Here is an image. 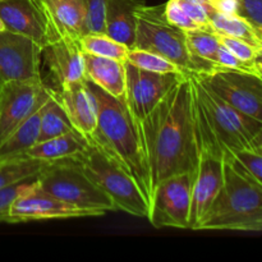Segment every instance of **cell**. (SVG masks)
Instances as JSON below:
<instances>
[{
  "label": "cell",
  "instance_id": "1",
  "mask_svg": "<svg viewBox=\"0 0 262 262\" xmlns=\"http://www.w3.org/2000/svg\"><path fill=\"white\" fill-rule=\"evenodd\" d=\"M137 122L150 171L151 192L168 177L196 173L201 148L191 73H184L150 114Z\"/></svg>",
  "mask_w": 262,
  "mask_h": 262
},
{
  "label": "cell",
  "instance_id": "2",
  "mask_svg": "<svg viewBox=\"0 0 262 262\" xmlns=\"http://www.w3.org/2000/svg\"><path fill=\"white\" fill-rule=\"evenodd\" d=\"M87 86L97 106L96 128L87 138L135 179L150 204L151 179L140 127L125 97L113 96L91 81H87Z\"/></svg>",
  "mask_w": 262,
  "mask_h": 262
},
{
  "label": "cell",
  "instance_id": "3",
  "mask_svg": "<svg viewBox=\"0 0 262 262\" xmlns=\"http://www.w3.org/2000/svg\"><path fill=\"white\" fill-rule=\"evenodd\" d=\"M196 230L262 232V187L230 159L224 160V183Z\"/></svg>",
  "mask_w": 262,
  "mask_h": 262
},
{
  "label": "cell",
  "instance_id": "4",
  "mask_svg": "<svg viewBox=\"0 0 262 262\" xmlns=\"http://www.w3.org/2000/svg\"><path fill=\"white\" fill-rule=\"evenodd\" d=\"M36 182L43 191L84 210L91 216H101L109 211H117L112 199L89 178L79 161L67 160L46 164L36 176Z\"/></svg>",
  "mask_w": 262,
  "mask_h": 262
},
{
  "label": "cell",
  "instance_id": "5",
  "mask_svg": "<svg viewBox=\"0 0 262 262\" xmlns=\"http://www.w3.org/2000/svg\"><path fill=\"white\" fill-rule=\"evenodd\" d=\"M192 79L194 94L224 152V160L230 159L238 151L251 150L252 138L261 129L262 123L243 114L220 99L211 90L200 83L194 74H192Z\"/></svg>",
  "mask_w": 262,
  "mask_h": 262
},
{
  "label": "cell",
  "instance_id": "6",
  "mask_svg": "<svg viewBox=\"0 0 262 262\" xmlns=\"http://www.w3.org/2000/svg\"><path fill=\"white\" fill-rule=\"evenodd\" d=\"M137 26L132 49L152 51L176 64L183 73H192V58L187 48L186 31L168 20L164 5H146L136 10Z\"/></svg>",
  "mask_w": 262,
  "mask_h": 262
},
{
  "label": "cell",
  "instance_id": "7",
  "mask_svg": "<svg viewBox=\"0 0 262 262\" xmlns=\"http://www.w3.org/2000/svg\"><path fill=\"white\" fill-rule=\"evenodd\" d=\"M79 164L89 178L112 199L117 211L138 217L148 216L150 204L135 179L96 146L91 143V148Z\"/></svg>",
  "mask_w": 262,
  "mask_h": 262
},
{
  "label": "cell",
  "instance_id": "8",
  "mask_svg": "<svg viewBox=\"0 0 262 262\" xmlns=\"http://www.w3.org/2000/svg\"><path fill=\"white\" fill-rule=\"evenodd\" d=\"M196 173L176 174L154 187L147 216L151 225L155 228L188 229Z\"/></svg>",
  "mask_w": 262,
  "mask_h": 262
},
{
  "label": "cell",
  "instance_id": "9",
  "mask_svg": "<svg viewBox=\"0 0 262 262\" xmlns=\"http://www.w3.org/2000/svg\"><path fill=\"white\" fill-rule=\"evenodd\" d=\"M194 76L225 102L262 123V78L258 74L222 69Z\"/></svg>",
  "mask_w": 262,
  "mask_h": 262
},
{
  "label": "cell",
  "instance_id": "10",
  "mask_svg": "<svg viewBox=\"0 0 262 262\" xmlns=\"http://www.w3.org/2000/svg\"><path fill=\"white\" fill-rule=\"evenodd\" d=\"M51 96L42 79L7 82L0 87V145Z\"/></svg>",
  "mask_w": 262,
  "mask_h": 262
},
{
  "label": "cell",
  "instance_id": "11",
  "mask_svg": "<svg viewBox=\"0 0 262 262\" xmlns=\"http://www.w3.org/2000/svg\"><path fill=\"white\" fill-rule=\"evenodd\" d=\"M184 73H158L141 69L125 60V102L136 120L151 110L178 83Z\"/></svg>",
  "mask_w": 262,
  "mask_h": 262
},
{
  "label": "cell",
  "instance_id": "12",
  "mask_svg": "<svg viewBox=\"0 0 262 262\" xmlns=\"http://www.w3.org/2000/svg\"><path fill=\"white\" fill-rule=\"evenodd\" d=\"M42 46L27 36L0 32V87L7 82L41 78Z\"/></svg>",
  "mask_w": 262,
  "mask_h": 262
},
{
  "label": "cell",
  "instance_id": "13",
  "mask_svg": "<svg viewBox=\"0 0 262 262\" xmlns=\"http://www.w3.org/2000/svg\"><path fill=\"white\" fill-rule=\"evenodd\" d=\"M91 216L84 210L69 205L43 191L36 182V177L28 182L17 194L9 207V223H27L37 220L72 219Z\"/></svg>",
  "mask_w": 262,
  "mask_h": 262
},
{
  "label": "cell",
  "instance_id": "14",
  "mask_svg": "<svg viewBox=\"0 0 262 262\" xmlns=\"http://www.w3.org/2000/svg\"><path fill=\"white\" fill-rule=\"evenodd\" d=\"M224 183V159L217 158L207 151L200 154L196 178L192 188L189 228L196 230L200 220L214 202Z\"/></svg>",
  "mask_w": 262,
  "mask_h": 262
},
{
  "label": "cell",
  "instance_id": "15",
  "mask_svg": "<svg viewBox=\"0 0 262 262\" xmlns=\"http://www.w3.org/2000/svg\"><path fill=\"white\" fill-rule=\"evenodd\" d=\"M0 18L5 30L27 36L42 48L51 42L38 0H0Z\"/></svg>",
  "mask_w": 262,
  "mask_h": 262
},
{
  "label": "cell",
  "instance_id": "16",
  "mask_svg": "<svg viewBox=\"0 0 262 262\" xmlns=\"http://www.w3.org/2000/svg\"><path fill=\"white\" fill-rule=\"evenodd\" d=\"M42 59L50 72L54 89L59 90L67 84L83 81V51L78 40L59 38L42 48Z\"/></svg>",
  "mask_w": 262,
  "mask_h": 262
},
{
  "label": "cell",
  "instance_id": "17",
  "mask_svg": "<svg viewBox=\"0 0 262 262\" xmlns=\"http://www.w3.org/2000/svg\"><path fill=\"white\" fill-rule=\"evenodd\" d=\"M51 35L59 38L79 40L84 35L86 0H38Z\"/></svg>",
  "mask_w": 262,
  "mask_h": 262
},
{
  "label": "cell",
  "instance_id": "18",
  "mask_svg": "<svg viewBox=\"0 0 262 262\" xmlns=\"http://www.w3.org/2000/svg\"><path fill=\"white\" fill-rule=\"evenodd\" d=\"M53 94L66 110L74 129L87 137L91 136L97 124V106L86 79L53 90Z\"/></svg>",
  "mask_w": 262,
  "mask_h": 262
},
{
  "label": "cell",
  "instance_id": "19",
  "mask_svg": "<svg viewBox=\"0 0 262 262\" xmlns=\"http://www.w3.org/2000/svg\"><path fill=\"white\" fill-rule=\"evenodd\" d=\"M90 148L91 142L87 136L73 129L50 140L38 141L25 154V158L35 159L48 164L67 160L81 161Z\"/></svg>",
  "mask_w": 262,
  "mask_h": 262
},
{
  "label": "cell",
  "instance_id": "20",
  "mask_svg": "<svg viewBox=\"0 0 262 262\" xmlns=\"http://www.w3.org/2000/svg\"><path fill=\"white\" fill-rule=\"evenodd\" d=\"M84 78L115 97L125 96V60L83 53Z\"/></svg>",
  "mask_w": 262,
  "mask_h": 262
},
{
  "label": "cell",
  "instance_id": "21",
  "mask_svg": "<svg viewBox=\"0 0 262 262\" xmlns=\"http://www.w3.org/2000/svg\"><path fill=\"white\" fill-rule=\"evenodd\" d=\"M142 0H107L105 33L132 49L136 40V10L143 4Z\"/></svg>",
  "mask_w": 262,
  "mask_h": 262
},
{
  "label": "cell",
  "instance_id": "22",
  "mask_svg": "<svg viewBox=\"0 0 262 262\" xmlns=\"http://www.w3.org/2000/svg\"><path fill=\"white\" fill-rule=\"evenodd\" d=\"M187 48L192 58V73L212 74L220 71L216 63L220 38L215 31L207 28H194L186 31Z\"/></svg>",
  "mask_w": 262,
  "mask_h": 262
},
{
  "label": "cell",
  "instance_id": "23",
  "mask_svg": "<svg viewBox=\"0 0 262 262\" xmlns=\"http://www.w3.org/2000/svg\"><path fill=\"white\" fill-rule=\"evenodd\" d=\"M41 107L13 130L0 145V163L25 158V154L38 142Z\"/></svg>",
  "mask_w": 262,
  "mask_h": 262
},
{
  "label": "cell",
  "instance_id": "24",
  "mask_svg": "<svg viewBox=\"0 0 262 262\" xmlns=\"http://www.w3.org/2000/svg\"><path fill=\"white\" fill-rule=\"evenodd\" d=\"M210 23L212 31L217 35L239 38L258 49L262 45L260 32L239 14H223L212 8L210 12Z\"/></svg>",
  "mask_w": 262,
  "mask_h": 262
},
{
  "label": "cell",
  "instance_id": "25",
  "mask_svg": "<svg viewBox=\"0 0 262 262\" xmlns=\"http://www.w3.org/2000/svg\"><path fill=\"white\" fill-rule=\"evenodd\" d=\"M71 120L67 115L66 110L60 105L51 90V96L41 107L40 115V135L38 141L50 140L56 136L64 135L73 130Z\"/></svg>",
  "mask_w": 262,
  "mask_h": 262
},
{
  "label": "cell",
  "instance_id": "26",
  "mask_svg": "<svg viewBox=\"0 0 262 262\" xmlns=\"http://www.w3.org/2000/svg\"><path fill=\"white\" fill-rule=\"evenodd\" d=\"M48 163L30 158L14 159L0 163V189L9 187L18 182L27 181L40 173Z\"/></svg>",
  "mask_w": 262,
  "mask_h": 262
},
{
  "label": "cell",
  "instance_id": "27",
  "mask_svg": "<svg viewBox=\"0 0 262 262\" xmlns=\"http://www.w3.org/2000/svg\"><path fill=\"white\" fill-rule=\"evenodd\" d=\"M79 46L83 53L94 54L99 56L127 60L129 49L118 42L106 33H87L79 38Z\"/></svg>",
  "mask_w": 262,
  "mask_h": 262
},
{
  "label": "cell",
  "instance_id": "28",
  "mask_svg": "<svg viewBox=\"0 0 262 262\" xmlns=\"http://www.w3.org/2000/svg\"><path fill=\"white\" fill-rule=\"evenodd\" d=\"M127 61L145 71L158 72V73H183L176 64L164 56L141 49H129Z\"/></svg>",
  "mask_w": 262,
  "mask_h": 262
},
{
  "label": "cell",
  "instance_id": "29",
  "mask_svg": "<svg viewBox=\"0 0 262 262\" xmlns=\"http://www.w3.org/2000/svg\"><path fill=\"white\" fill-rule=\"evenodd\" d=\"M228 160V159H227ZM230 160L248 177L262 187V155L253 150L235 152Z\"/></svg>",
  "mask_w": 262,
  "mask_h": 262
},
{
  "label": "cell",
  "instance_id": "30",
  "mask_svg": "<svg viewBox=\"0 0 262 262\" xmlns=\"http://www.w3.org/2000/svg\"><path fill=\"white\" fill-rule=\"evenodd\" d=\"M107 0H86V20L84 35L87 33H105Z\"/></svg>",
  "mask_w": 262,
  "mask_h": 262
},
{
  "label": "cell",
  "instance_id": "31",
  "mask_svg": "<svg viewBox=\"0 0 262 262\" xmlns=\"http://www.w3.org/2000/svg\"><path fill=\"white\" fill-rule=\"evenodd\" d=\"M178 2L184 12L199 27L212 30L211 23H210V12L214 7L211 4L201 2V0H178Z\"/></svg>",
  "mask_w": 262,
  "mask_h": 262
},
{
  "label": "cell",
  "instance_id": "32",
  "mask_svg": "<svg viewBox=\"0 0 262 262\" xmlns=\"http://www.w3.org/2000/svg\"><path fill=\"white\" fill-rule=\"evenodd\" d=\"M220 42L225 46L229 51H232L238 59H241L245 63L255 67V59L258 53V48L239 40V38L229 37V36H220Z\"/></svg>",
  "mask_w": 262,
  "mask_h": 262
},
{
  "label": "cell",
  "instance_id": "33",
  "mask_svg": "<svg viewBox=\"0 0 262 262\" xmlns=\"http://www.w3.org/2000/svg\"><path fill=\"white\" fill-rule=\"evenodd\" d=\"M165 15L170 23L174 26L179 27L183 31L194 30V28H200L191 18L188 17L182 5L179 4L178 0H169L165 4Z\"/></svg>",
  "mask_w": 262,
  "mask_h": 262
},
{
  "label": "cell",
  "instance_id": "34",
  "mask_svg": "<svg viewBox=\"0 0 262 262\" xmlns=\"http://www.w3.org/2000/svg\"><path fill=\"white\" fill-rule=\"evenodd\" d=\"M216 63L222 69H228V71H239V72H250V73H256V68L253 66L245 63L241 59H238L232 51L228 50L222 42H220L219 49H217ZM257 74V73H256Z\"/></svg>",
  "mask_w": 262,
  "mask_h": 262
},
{
  "label": "cell",
  "instance_id": "35",
  "mask_svg": "<svg viewBox=\"0 0 262 262\" xmlns=\"http://www.w3.org/2000/svg\"><path fill=\"white\" fill-rule=\"evenodd\" d=\"M238 14L251 23L262 36V0H238Z\"/></svg>",
  "mask_w": 262,
  "mask_h": 262
},
{
  "label": "cell",
  "instance_id": "36",
  "mask_svg": "<svg viewBox=\"0 0 262 262\" xmlns=\"http://www.w3.org/2000/svg\"><path fill=\"white\" fill-rule=\"evenodd\" d=\"M35 178V177H33ZM33 178L27 179V181L18 182V183L12 184L9 187L0 189V223H9V207L13 200L17 197V194L25 188L26 184Z\"/></svg>",
  "mask_w": 262,
  "mask_h": 262
},
{
  "label": "cell",
  "instance_id": "37",
  "mask_svg": "<svg viewBox=\"0 0 262 262\" xmlns=\"http://www.w3.org/2000/svg\"><path fill=\"white\" fill-rule=\"evenodd\" d=\"M212 7L223 14H238L239 3L238 0H214Z\"/></svg>",
  "mask_w": 262,
  "mask_h": 262
},
{
  "label": "cell",
  "instance_id": "38",
  "mask_svg": "<svg viewBox=\"0 0 262 262\" xmlns=\"http://www.w3.org/2000/svg\"><path fill=\"white\" fill-rule=\"evenodd\" d=\"M251 150L256 151V152L261 154L262 155V127L261 129L256 133L255 137L252 138V142H251Z\"/></svg>",
  "mask_w": 262,
  "mask_h": 262
},
{
  "label": "cell",
  "instance_id": "39",
  "mask_svg": "<svg viewBox=\"0 0 262 262\" xmlns=\"http://www.w3.org/2000/svg\"><path fill=\"white\" fill-rule=\"evenodd\" d=\"M255 68H256V73L262 78V45L258 49V53L256 55L255 59Z\"/></svg>",
  "mask_w": 262,
  "mask_h": 262
},
{
  "label": "cell",
  "instance_id": "40",
  "mask_svg": "<svg viewBox=\"0 0 262 262\" xmlns=\"http://www.w3.org/2000/svg\"><path fill=\"white\" fill-rule=\"evenodd\" d=\"M4 30H5V27H4V23H3L2 18H0V32H2V31H4Z\"/></svg>",
  "mask_w": 262,
  "mask_h": 262
},
{
  "label": "cell",
  "instance_id": "41",
  "mask_svg": "<svg viewBox=\"0 0 262 262\" xmlns=\"http://www.w3.org/2000/svg\"><path fill=\"white\" fill-rule=\"evenodd\" d=\"M201 2H205V3H209V4L212 5V3H214V0H201Z\"/></svg>",
  "mask_w": 262,
  "mask_h": 262
}]
</instances>
